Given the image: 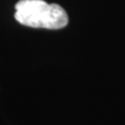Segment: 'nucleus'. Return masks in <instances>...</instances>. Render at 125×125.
I'll return each instance as SVG.
<instances>
[{
  "label": "nucleus",
  "mask_w": 125,
  "mask_h": 125,
  "mask_svg": "<svg viewBox=\"0 0 125 125\" xmlns=\"http://www.w3.org/2000/svg\"><path fill=\"white\" fill-rule=\"evenodd\" d=\"M14 17L19 23L31 28L58 30L67 26L69 17L61 6L44 0H20Z\"/></svg>",
  "instance_id": "1"
}]
</instances>
